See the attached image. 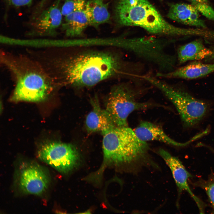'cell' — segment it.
Wrapping results in <instances>:
<instances>
[{"label": "cell", "mask_w": 214, "mask_h": 214, "mask_svg": "<svg viewBox=\"0 0 214 214\" xmlns=\"http://www.w3.org/2000/svg\"><path fill=\"white\" fill-rule=\"evenodd\" d=\"M64 17L62 28L67 37H76L81 36L89 25L85 9L73 12Z\"/></svg>", "instance_id": "e0dca14e"}, {"label": "cell", "mask_w": 214, "mask_h": 214, "mask_svg": "<svg viewBox=\"0 0 214 214\" xmlns=\"http://www.w3.org/2000/svg\"><path fill=\"white\" fill-rule=\"evenodd\" d=\"M167 16L171 20L190 26L204 29L206 26L199 16V12L192 4L184 3L172 4Z\"/></svg>", "instance_id": "9a60e30c"}, {"label": "cell", "mask_w": 214, "mask_h": 214, "mask_svg": "<svg viewBox=\"0 0 214 214\" xmlns=\"http://www.w3.org/2000/svg\"><path fill=\"white\" fill-rule=\"evenodd\" d=\"M158 152L171 170L179 191L181 192L185 191L187 192L196 203L200 213H204V205L191 190L188 184V180L191 175L181 162L178 158L173 156L163 149H160Z\"/></svg>", "instance_id": "8fae6325"}, {"label": "cell", "mask_w": 214, "mask_h": 214, "mask_svg": "<svg viewBox=\"0 0 214 214\" xmlns=\"http://www.w3.org/2000/svg\"><path fill=\"white\" fill-rule=\"evenodd\" d=\"M17 176L19 188L26 193L40 195L45 191L49 185L50 179L47 172L35 163H22Z\"/></svg>", "instance_id": "9c48e42d"}, {"label": "cell", "mask_w": 214, "mask_h": 214, "mask_svg": "<svg viewBox=\"0 0 214 214\" xmlns=\"http://www.w3.org/2000/svg\"><path fill=\"white\" fill-rule=\"evenodd\" d=\"M0 59L15 84L11 97L13 101H41L58 86L37 61L3 51L1 53Z\"/></svg>", "instance_id": "7a4b0ae2"}, {"label": "cell", "mask_w": 214, "mask_h": 214, "mask_svg": "<svg viewBox=\"0 0 214 214\" xmlns=\"http://www.w3.org/2000/svg\"><path fill=\"white\" fill-rule=\"evenodd\" d=\"M90 101L92 109L86 117V129L88 133L100 132L103 136L116 126L109 113L100 106L97 95Z\"/></svg>", "instance_id": "7c38bea8"}, {"label": "cell", "mask_w": 214, "mask_h": 214, "mask_svg": "<svg viewBox=\"0 0 214 214\" xmlns=\"http://www.w3.org/2000/svg\"><path fill=\"white\" fill-rule=\"evenodd\" d=\"M212 51V54L210 57L211 59L214 61V48Z\"/></svg>", "instance_id": "d4e9b609"}, {"label": "cell", "mask_w": 214, "mask_h": 214, "mask_svg": "<svg viewBox=\"0 0 214 214\" xmlns=\"http://www.w3.org/2000/svg\"><path fill=\"white\" fill-rule=\"evenodd\" d=\"M212 54V50L206 47L201 40H196L178 48L177 62L181 64L189 61L202 60L210 57Z\"/></svg>", "instance_id": "2e32d148"}, {"label": "cell", "mask_w": 214, "mask_h": 214, "mask_svg": "<svg viewBox=\"0 0 214 214\" xmlns=\"http://www.w3.org/2000/svg\"><path fill=\"white\" fill-rule=\"evenodd\" d=\"M134 131L138 137L143 141H158L177 147H184L196 139L194 137L185 143L177 142L168 136L159 126L148 121L141 122Z\"/></svg>", "instance_id": "5bb4252c"}, {"label": "cell", "mask_w": 214, "mask_h": 214, "mask_svg": "<svg viewBox=\"0 0 214 214\" xmlns=\"http://www.w3.org/2000/svg\"><path fill=\"white\" fill-rule=\"evenodd\" d=\"M211 150L214 153V150L212 148L211 149Z\"/></svg>", "instance_id": "484cf974"}, {"label": "cell", "mask_w": 214, "mask_h": 214, "mask_svg": "<svg viewBox=\"0 0 214 214\" xmlns=\"http://www.w3.org/2000/svg\"><path fill=\"white\" fill-rule=\"evenodd\" d=\"M132 83L130 81L113 86L106 97L105 109L117 127L128 126L127 119L131 113L145 109L151 105L150 103L137 101Z\"/></svg>", "instance_id": "52a82bcc"}, {"label": "cell", "mask_w": 214, "mask_h": 214, "mask_svg": "<svg viewBox=\"0 0 214 214\" xmlns=\"http://www.w3.org/2000/svg\"><path fill=\"white\" fill-rule=\"evenodd\" d=\"M60 0H56L36 18L32 24L30 35L53 36L57 34L63 16L60 8Z\"/></svg>", "instance_id": "30bf717a"}, {"label": "cell", "mask_w": 214, "mask_h": 214, "mask_svg": "<svg viewBox=\"0 0 214 214\" xmlns=\"http://www.w3.org/2000/svg\"><path fill=\"white\" fill-rule=\"evenodd\" d=\"M6 3L10 6L15 7L29 6L33 0H4Z\"/></svg>", "instance_id": "7402d4cb"}, {"label": "cell", "mask_w": 214, "mask_h": 214, "mask_svg": "<svg viewBox=\"0 0 214 214\" xmlns=\"http://www.w3.org/2000/svg\"><path fill=\"white\" fill-rule=\"evenodd\" d=\"M87 0H65L61 11L65 16L73 12L84 9Z\"/></svg>", "instance_id": "d6986e66"}, {"label": "cell", "mask_w": 214, "mask_h": 214, "mask_svg": "<svg viewBox=\"0 0 214 214\" xmlns=\"http://www.w3.org/2000/svg\"><path fill=\"white\" fill-rule=\"evenodd\" d=\"M214 72V63L194 62L165 73L156 72L155 75L162 78L191 79L203 77Z\"/></svg>", "instance_id": "4fadbf2b"}, {"label": "cell", "mask_w": 214, "mask_h": 214, "mask_svg": "<svg viewBox=\"0 0 214 214\" xmlns=\"http://www.w3.org/2000/svg\"><path fill=\"white\" fill-rule=\"evenodd\" d=\"M201 185L206 193L214 210V175L210 176L207 180L202 182Z\"/></svg>", "instance_id": "ffe728a7"}, {"label": "cell", "mask_w": 214, "mask_h": 214, "mask_svg": "<svg viewBox=\"0 0 214 214\" xmlns=\"http://www.w3.org/2000/svg\"><path fill=\"white\" fill-rule=\"evenodd\" d=\"M47 0H41L40 1V2L39 6H38V8L39 9H41V8H42L44 6V5L45 4L46 1Z\"/></svg>", "instance_id": "cb8c5ba5"}, {"label": "cell", "mask_w": 214, "mask_h": 214, "mask_svg": "<svg viewBox=\"0 0 214 214\" xmlns=\"http://www.w3.org/2000/svg\"></svg>", "instance_id": "4316f807"}, {"label": "cell", "mask_w": 214, "mask_h": 214, "mask_svg": "<svg viewBox=\"0 0 214 214\" xmlns=\"http://www.w3.org/2000/svg\"><path fill=\"white\" fill-rule=\"evenodd\" d=\"M198 11L207 18L214 21V10L210 5L209 3H191Z\"/></svg>", "instance_id": "44dd1931"}, {"label": "cell", "mask_w": 214, "mask_h": 214, "mask_svg": "<svg viewBox=\"0 0 214 214\" xmlns=\"http://www.w3.org/2000/svg\"><path fill=\"white\" fill-rule=\"evenodd\" d=\"M142 78L161 91L173 104L185 127L191 128L196 125L207 113L208 105L204 101L194 97L155 75L147 73Z\"/></svg>", "instance_id": "8992f818"}, {"label": "cell", "mask_w": 214, "mask_h": 214, "mask_svg": "<svg viewBox=\"0 0 214 214\" xmlns=\"http://www.w3.org/2000/svg\"><path fill=\"white\" fill-rule=\"evenodd\" d=\"M191 3H208V0H188Z\"/></svg>", "instance_id": "603a6c76"}, {"label": "cell", "mask_w": 214, "mask_h": 214, "mask_svg": "<svg viewBox=\"0 0 214 214\" xmlns=\"http://www.w3.org/2000/svg\"><path fill=\"white\" fill-rule=\"evenodd\" d=\"M172 43L171 40L153 36L119 37L118 48L154 66L157 72L165 73L174 69L177 62L176 56L167 51Z\"/></svg>", "instance_id": "5b68a950"}, {"label": "cell", "mask_w": 214, "mask_h": 214, "mask_svg": "<svg viewBox=\"0 0 214 214\" xmlns=\"http://www.w3.org/2000/svg\"><path fill=\"white\" fill-rule=\"evenodd\" d=\"M108 3L104 0L88 1L85 8L88 17L89 25L97 28L108 22L110 15L108 10Z\"/></svg>", "instance_id": "ac0fdd59"}, {"label": "cell", "mask_w": 214, "mask_h": 214, "mask_svg": "<svg viewBox=\"0 0 214 214\" xmlns=\"http://www.w3.org/2000/svg\"><path fill=\"white\" fill-rule=\"evenodd\" d=\"M115 12L121 25L139 26L152 34L174 36L195 33L193 29L179 28L169 23L147 0H119Z\"/></svg>", "instance_id": "277c9868"}, {"label": "cell", "mask_w": 214, "mask_h": 214, "mask_svg": "<svg viewBox=\"0 0 214 214\" xmlns=\"http://www.w3.org/2000/svg\"><path fill=\"white\" fill-rule=\"evenodd\" d=\"M37 155L41 160L64 174L75 168L80 160L79 153L74 145L58 141L43 144L39 149Z\"/></svg>", "instance_id": "ba28073f"}, {"label": "cell", "mask_w": 214, "mask_h": 214, "mask_svg": "<svg viewBox=\"0 0 214 214\" xmlns=\"http://www.w3.org/2000/svg\"><path fill=\"white\" fill-rule=\"evenodd\" d=\"M79 46L58 48L59 51L44 56L41 62L59 86L89 88L112 78H130L133 64L126 60L119 50Z\"/></svg>", "instance_id": "6da1fadb"}, {"label": "cell", "mask_w": 214, "mask_h": 214, "mask_svg": "<svg viewBox=\"0 0 214 214\" xmlns=\"http://www.w3.org/2000/svg\"><path fill=\"white\" fill-rule=\"evenodd\" d=\"M103 159L100 168L89 176L91 180L100 182L105 168L111 165L132 166L146 160L149 147L134 130L127 127H116L103 135Z\"/></svg>", "instance_id": "3957f363"}]
</instances>
